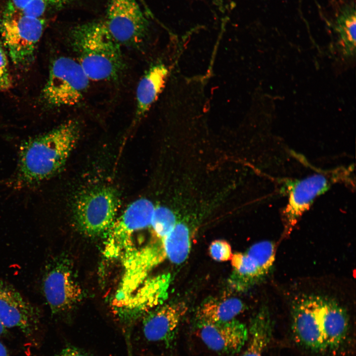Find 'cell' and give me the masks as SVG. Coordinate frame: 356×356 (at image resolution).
<instances>
[{
  "instance_id": "cell-1",
  "label": "cell",
  "mask_w": 356,
  "mask_h": 356,
  "mask_svg": "<svg viewBox=\"0 0 356 356\" xmlns=\"http://www.w3.org/2000/svg\"><path fill=\"white\" fill-rule=\"evenodd\" d=\"M80 131L79 122L70 120L24 140L19 146L16 169L8 185L18 190L32 189L54 176L77 144Z\"/></svg>"
},
{
  "instance_id": "cell-2",
  "label": "cell",
  "mask_w": 356,
  "mask_h": 356,
  "mask_svg": "<svg viewBox=\"0 0 356 356\" xmlns=\"http://www.w3.org/2000/svg\"><path fill=\"white\" fill-rule=\"evenodd\" d=\"M77 60L90 80L114 81L124 69L121 46L112 38L103 20L80 24L70 35Z\"/></svg>"
},
{
  "instance_id": "cell-3",
  "label": "cell",
  "mask_w": 356,
  "mask_h": 356,
  "mask_svg": "<svg viewBox=\"0 0 356 356\" xmlns=\"http://www.w3.org/2000/svg\"><path fill=\"white\" fill-rule=\"evenodd\" d=\"M45 25L43 18L27 15L8 2L0 17V38L15 65L26 67L33 62Z\"/></svg>"
},
{
  "instance_id": "cell-4",
  "label": "cell",
  "mask_w": 356,
  "mask_h": 356,
  "mask_svg": "<svg viewBox=\"0 0 356 356\" xmlns=\"http://www.w3.org/2000/svg\"><path fill=\"white\" fill-rule=\"evenodd\" d=\"M89 81L77 60L66 56L58 57L50 67L42 98L51 107L77 105L83 100Z\"/></svg>"
},
{
  "instance_id": "cell-5",
  "label": "cell",
  "mask_w": 356,
  "mask_h": 356,
  "mask_svg": "<svg viewBox=\"0 0 356 356\" xmlns=\"http://www.w3.org/2000/svg\"><path fill=\"white\" fill-rule=\"evenodd\" d=\"M120 202L118 191L110 186L85 191L74 202V222L78 228L89 236L106 232L115 220Z\"/></svg>"
},
{
  "instance_id": "cell-6",
  "label": "cell",
  "mask_w": 356,
  "mask_h": 356,
  "mask_svg": "<svg viewBox=\"0 0 356 356\" xmlns=\"http://www.w3.org/2000/svg\"><path fill=\"white\" fill-rule=\"evenodd\" d=\"M292 329L297 342L316 352L333 350L321 307V297L303 295L293 301Z\"/></svg>"
},
{
  "instance_id": "cell-7",
  "label": "cell",
  "mask_w": 356,
  "mask_h": 356,
  "mask_svg": "<svg viewBox=\"0 0 356 356\" xmlns=\"http://www.w3.org/2000/svg\"><path fill=\"white\" fill-rule=\"evenodd\" d=\"M41 284L43 296L54 315L68 312L83 297L69 262L63 255L52 257L46 262Z\"/></svg>"
},
{
  "instance_id": "cell-8",
  "label": "cell",
  "mask_w": 356,
  "mask_h": 356,
  "mask_svg": "<svg viewBox=\"0 0 356 356\" xmlns=\"http://www.w3.org/2000/svg\"><path fill=\"white\" fill-rule=\"evenodd\" d=\"M345 171L336 170L331 173L314 174L301 179L286 181L288 200L281 214L285 235H288L291 232L317 197L323 194L333 183L347 178Z\"/></svg>"
},
{
  "instance_id": "cell-9",
  "label": "cell",
  "mask_w": 356,
  "mask_h": 356,
  "mask_svg": "<svg viewBox=\"0 0 356 356\" xmlns=\"http://www.w3.org/2000/svg\"><path fill=\"white\" fill-rule=\"evenodd\" d=\"M120 258L124 270L113 301L115 311L144 282L152 269L166 258L162 239L158 238L140 248L131 247Z\"/></svg>"
},
{
  "instance_id": "cell-10",
  "label": "cell",
  "mask_w": 356,
  "mask_h": 356,
  "mask_svg": "<svg viewBox=\"0 0 356 356\" xmlns=\"http://www.w3.org/2000/svg\"><path fill=\"white\" fill-rule=\"evenodd\" d=\"M103 22L121 46L135 47L144 41L148 22L139 0H107Z\"/></svg>"
},
{
  "instance_id": "cell-11",
  "label": "cell",
  "mask_w": 356,
  "mask_h": 356,
  "mask_svg": "<svg viewBox=\"0 0 356 356\" xmlns=\"http://www.w3.org/2000/svg\"><path fill=\"white\" fill-rule=\"evenodd\" d=\"M155 207L146 198L132 203L107 231L104 255L109 259L121 257L131 245V238L136 231L151 224Z\"/></svg>"
},
{
  "instance_id": "cell-12",
  "label": "cell",
  "mask_w": 356,
  "mask_h": 356,
  "mask_svg": "<svg viewBox=\"0 0 356 356\" xmlns=\"http://www.w3.org/2000/svg\"><path fill=\"white\" fill-rule=\"evenodd\" d=\"M275 244L268 240L257 242L244 253L232 255L234 281L245 289L262 280L269 273L275 261Z\"/></svg>"
},
{
  "instance_id": "cell-13",
  "label": "cell",
  "mask_w": 356,
  "mask_h": 356,
  "mask_svg": "<svg viewBox=\"0 0 356 356\" xmlns=\"http://www.w3.org/2000/svg\"><path fill=\"white\" fill-rule=\"evenodd\" d=\"M39 310L11 284L0 279V320L6 328H16L27 336L38 328Z\"/></svg>"
},
{
  "instance_id": "cell-14",
  "label": "cell",
  "mask_w": 356,
  "mask_h": 356,
  "mask_svg": "<svg viewBox=\"0 0 356 356\" xmlns=\"http://www.w3.org/2000/svg\"><path fill=\"white\" fill-rule=\"evenodd\" d=\"M171 274L147 278L125 303L115 311L123 322L131 323L163 304L168 296Z\"/></svg>"
},
{
  "instance_id": "cell-15",
  "label": "cell",
  "mask_w": 356,
  "mask_h": 356,
  "mask_svg": "<svg viewBox=\"0 0 356 356\" xmlns=\"http://www.w3.org/2000/svg\"><path fill=\"white\" fill-rule=\"evenodd\" d=\"M187 310L182 303L161 305L143 315V333L149 342L170 347L175 340L179 323Z\"/></svg>"
},
{
  "instance_id": "cell-16",
  "label": "cell",
  "mask_w": 356,
  "mask_h": 356,
  "mask_svg": "<svg viewBox=\"0 0 356 356\" xmlns=\"http://www.w3.org/2000/svg\"><path fill=\"white\" fill-rule=\"evenodd\" d=\"M199 336L210 350L232 355L245 346L248 336L246 325L236 318L214 323H198Z\"/></svg>"
},
{
  "instance_id": "cell-17",
  "label": "cell",
  "mask_w": 356,
  "mask_h": 356,
  "mask_svg": "<svg viewBox=\"0 0 356 356\" xmlns=\"http://www.w3.org/2000/svg\"><path fill=\"white\" fill-rule=\"evenodd\" d=\"M168 70L162 63L151 66L139 80L136 89L135 118H142L158 99L165 87Z\"/></svg>"
},
{
  "instance_id": "cell-18",
  "label": "cell",
  "mask_w": 356,
  "mask_h": 356,
  "mask_svg": "<svg viewBox=\"0 0 356 356\" xmlns=\"http://www.w3.org/2000/svg\"><path fill=\"white\" fill-rule=\"evenodd\" d=\"M248 330L247 345L241 356H263L272 335V321L267 308H262L253 317Z\"/></svg>"
},
{
  "instance_id": "cell-19",
  "label": "cell",
  "mask_w": 356,
  "mask_h": 356,
  "mask_svg": "<svg viewBox=\"0 0 356 356\" xmlns=\"http://www.w3.org/2000/svg\"><path fill=\"white\" fill-rule=\"evenodd\" d=\"M244 309L242 302L236 298L211 299L203 303L196 313L198 323L224 322L235 319Z\"/></svg>"
},
{
  "instance_id": "cell-20",
  "label": "cell",
  "mask_w": 356,
  "mask_h": 356,
  "mask_svg": "<svg viewBox=\"0 0 356 356\" xmlns=\"http://www.w3.org/2000/svg\"><path fill=\"white\" fill-rule=\"evenodd\" d=\"M162 241L166 257L172 263L178 265L185 261L191 246L190 230L185 223L177 222Z\"/></svg>"
},
{
  "instance_id": "cell-21",
  "label": "cell",
  "mask_w": 356,
  "mask_h": 356,
  "mask_svg": "<svg viewBox=\"0 0 356 356\" xmlns=\"http://www.w3.org/2000/svg\"><path fill=\"white\" fill-rule=\"evenodd\" d=\"M72 0H10L15 7L29 16L42 18L52 8L63 6Z\"/></svg>"
},
{
  "instance_id": "cell-22",
  "label": "cell",
  "mask_w": 356,
  "mask_h": 356,
  "mask_svg": "<svg viewBox=\"0 0 356 356\" xmlns=\"http://www.w3.org/2000/svg\"><path fill=\"white\" fill-rule=\"evenodd\" d=\"M177 223L173 212L165 206L154 209L151 224L156 238L162 239L174 227Z\"/></svg>"
},
{
  "instance_id": "cell-23",
  "label": "cell",
  "mask_w": 356,
  "mask_h": 356,
  "mask_svg": "<svg viewBox=\"0 0 356 356\" xmlns=\"http://www.w3.org/2000/svg\"><path fill=\"white\" fill-rule=\"evenodd\" d=\"M338 28L347 41L355 44L356 41V12L352 4L343 7L337 18Z\"/></svg>"
},
{
  "instance_id": "cell-24",
  "label": "cell",
  "mask_w": 356,
  "mask_h": 356,
  "mask_svg": "<svg viewBox=\"0 0 356 356\" xmlns=\"http://www.w3.org/2000/svg\"><path fill=\"white\" fill-rule=\"evenodd\" d=\"M7 53L0 38V92L8 90L12 86Z\"/></svg>"
},
{
  "instance_id": "cell-25",
  "label": "cell",
  "mask_w": 356,
  "mask_h": 356,
  "mask_svg": "<svg viewBox=\"0 0 356 356\" xmlns=\"http://www.w3.org/2000/svg\"><path fill=\"white\" fill-rule=\"evenodd\" d=\"M210 256L215 261L224 262L231 260L232 257L231 247L225 240H216L210 245Z\"/></svg>"
},
{
  "instance_id": "cell-26",
  "label": "cell",
  "mask_w": 356,
  "mask_h": 356,
  "mask_svg": "<svg viewBox=\"0 0 356 356\" xmlns=\"http://www.w3.org/2000/svg\"><path fill=\"white\" fill-rule=\"evenodd\" d=\"M53 356H91L83 350L73 346H68Z\"/></svg>"
},
{
  "instance_id": "cell-27",
  "label": "cell",
  "mask_w": 356,
  "mask_h": 356,
  "mask_svg": "<svg viewBox=\"0 0 356 356\" xmlns=\"http://www.w3.org/2000/svg\"><path fill=\"white\" fill-rule=\"evenodd\" d=\"M0 356H8L7 351L6 348L3 345V344L0 342Z\"/></svg>"
},
{
  "instance_id": "cell-28",
  "label": "cell",
  "mask_w": 356,
  "mask_h": 356,
  "mask_svg": "<svg viewBox=\"0 0 356 356\" xmlns=\"http://www.w3.org/2000/svg\"><path fill=\"white\" fill-rule=\"evenodd\" d=\"M6 327L3 325L2 322H1L0 320V336L4 334L6 331Z\"/></svg>"
}]
</instances>
